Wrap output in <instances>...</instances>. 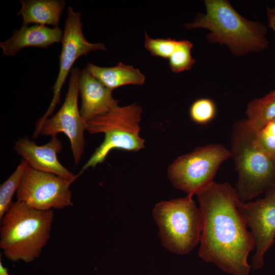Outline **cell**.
I'll use <instances>...</instances> for the list:
<instances>
[{
  "label": "cell",
  "instance_id": "1",
  "mask_svg": "<svg viewBox=\"0 0 275 275\" xmlns=\"http://www.w3.org/2000/svg\"><path fill=\"white\" fill-rule=\"evenodd\" d=\"M202 216L199 256L232 275H249L253 236L237 206V190L228 183L213 181L197 194Z\"/></svg>",
  "mask_w": 275,
  "mask_h": 275
},
{
  "label": "cell",
  "instance_id": "2",
  "mask_svg": "<svg viewBox=\"0 0 275 275\" xmlns=\"http://www.w3.org/2000/svg\"><path fill=\"white\" fill-rule=\"evenodd\" d=\"M204 2L206 13L197 14L194 22L184 24L186 29L208 30L207 41L227 45L235 56L262 51L268 47V30L264 24L244 18L228 1Z\"/></svg>",
  "mask_w": 275,
  "mask_h": 275
},
{
  "label": "cell",
  "instance_id": "3",
  "mask_svg": "<svg viewBox=\"0 0 275 275\" xmlns=\"http://www.w3.org/2000/svg\"><path fill=\"white\" fill-rule=\"evenodd\" d=\"M53 210H39L12 202L0 219V248L12 262L29 263L41 255L50 236Z\"/></svg>",
  "mask_w": 275,
  "mask_h": 275
},
{
  "label": "cell",
  "instance_id": "4",
  "mask_svg": "<svg viewBox=\"0 0 275 275\" xmlns=\"http://www.w3.org/2000/svg\"><path fill=\"white\" fill-rule=\"evenodd\" d=\"M255 133L245 118L232 126L230 157L238 175L235 188L243 202L275 186V160L256 146Z\"/></svg>",
  "mask_w": 275,
  "mask_h": 275
},
{
  "label": "cell",
  "instance_id": "5",
  "mask_svg": "<svg viewBox=\"0 0 275 275\" xmlns=\"http://www.w3.org/2000/svg\"><path fill=\"white\" fill-rule=\"evenodd\" d=\"M192 197L161 201L153 209L161 243L172 253L186 254L200 241L202 216Z\"/></svg>",
  "mask_w": 275,
  "mask_h": 275
},
{
  "label": "cell",
  "instance_id": "6",
  "mask_svg": "<svg viewBox=\"0 0 275 275\" xmlns=\"http://www.w3.org/2000/svg\"><path fill=\"white\" fill-rule=\"evenodd\" d=\"M142 113V108L135 103L118 105L89 121L86 130L91 134L104 133V139L77 175L103 162L113 149L136 152L144 148L145 141L139 135Z\"/></svg>",
  "mask_w": 275,
  "mask_h": 275
},
{
  "label": "cell",
  "instance_id": "7",
  "mask_svg": "<svg viewBox=\"0 0 275 275\" xmlns=\"http://www.w3.org/2000/svg\"><path fill=\"white\" fill-rule=\"evenodd\" d=\"M231 157L220 144L199 147L177 157L168 167V177L174 187L193 196L213 181L222 163Z\"/></svg>",
  "mask_w": 275,
  "mask_h": 275
},
{
  "label": "cell",
  "instance_id": "8",
  "mask_svg": "<svg viewBox=\"0 0 275 275\" xmlns=\"http://www.w3.org/2000/svg\"><path fill=\"white\" fill-rule=\"evenodd\" d=\"M81 13L75 12L69 6L67 9V17L62 40V50L60 56L59 71L52 88L53 96L45 114L36 124L34 134L39 135L41 125L52 115L54 108L60 102V94L67 76L73 68L76 60L80 57L97 50H106L105 45L101 43H91L85 38L82 31Z\"/></svg>",
  "mask_w": 275,
  "mask_h": 275
},
{
  "label": "cell",
  "instance_id": "9",
  "mask_svg": "<svg viewBox=\"0 0 275 275\" xmlns=\"http://www.w3.org/2000/svg\"><path fill=\"white\" fill-rule=\"evenodd\" d=\"M73 181L57 175L39 171L30 166L16 192L17 201L39 210L61 209L72 206Z\"/></svg>",
  "mask_w": 275,
  "mask_h": 275
},
{
  "label": "cell",
  "instance_id": "10",
  "mask_svg": "<svg viewBox=\"0 0 275 275\" xmlns=\"http://www.w3.org/2000/svg\"><path fill=\"white\" fill-rule=\"evenodd\" d=\"M80 70L77 67L70 71L67 93L63 104L53 116L46 119L41 126L39 134L57 135L63 132L68 137L75 163H78L84 153V132L87 123L78 109V83Z\"/></svg>",
  "mask_w": 275,
  "mask_h": 275
},
{
  "label": "cell",
  "instance_id": "11",
  "mask_svg": "<svg viewBox=\"0 0 275 275\" xmlns=\"http://www.w3.org/2000/svg\"><path fill=\"white\" fill-rule=\"evenodd\" d=\"M237 206L254 239L256 252L251 266L257 270L264 265V255L275 239V186L265 191L264 198L248 203L238 200Z\"/></svg>",
  "mask_w": 275,
  "mask_h": 275
},
{
  "label": "cell",
  "instance_id": "12",
  "mask_svg": "<svg viewBox=\"0 0 275 275\" xmlns=\"http://www.w3.org/2000/svg\"><path fill=\"white\" fill-rule=\"evenodd\" d=\"M14 149L34 170L53 174L73 182L78 176L58 160L57 154L61 151L62 145L57 135L52 136L48 143L41 146L27 137L20 138L15 143Z\"/></svg>",
  "mask_w": 275,
  "mask_h": 275
},
{
  "label": "cell",
  "instance_id": "13",
  "mask_svg": "<svg viewBox=\"0 0 275 275\" xmlns=\"http://www.w3.org/2000/svg\"><path fill=\"white\" fill-rule=\"evenodd\" d=\"M78 91L81 99L80 113L87 123L118 105V101L112 96L113 90L103 85L86 68L80 71Z\"/></svg>",
  "mask_w": 275,
  "mask_h": 275
},
{
  "label": "cell",
  "instance_id": "14",
  "mask_svg": "<svg viewBox=\"0 0 275 275\" xmlns=\"http://www.w3.org/2000/svg\"><path fill=\"white\" fill-rule=\"evenodd\" d=\"M63 32L60 28L35 24L22 25L13 32L12 36L1 42L0 47L3 54L14 56L20 50L27 47L47 48L50 45L62 42Z\"/></svg>",
  "mask_w": 275,
  "mask_h": 275
},
{
  "label": "cell",
  "instance_id": "15",
  "mask_svg": "<svg viewBox=\"0 0 275 275\" xmlns=\"http://www.w3.org/2000/svg\"><path fill=\"white\" fill-rule=\"evenodd\" d=\"M17 15L23 18L22 25L35 23L59 28L65 2L63 0H23Z\"/></svg>",
  "mask_w": 275,
  "mask_h": 275
},
{
  "label": "cell",
  "instance_id": "16",
  "mask_svg": "<svg viewBox=\"0 0 275 275\" xmlns=\"http://www.w3.org/2000/svg\"><path fill=\"white\" fill-rule=\"evenodd\" d=\"M86 69L103 85L113 91L126 85H142L145 81V76L139 69L122 63L111 67L89 63Z\"/></svg>",
  "mask_w": 275,
  "mask_h": 275
},
{
  "label": "cell",
  "instance_id": "17",
  "mask_svg": "<svg viewBox=\"0 0 275 275\" xmlns=\"http://www.w3.org/2000/svg\"><path fill=\"white\" fill-rule=\"evenodd\" d=\"M245 115L246 122L256 132L275 119V90L250 101Z\"/></svg>",
  "mask_w": 275,
  "mask_h": 275
},
{
  "label": "cell",
  "instance_id": "18",
  "mask_svg": "<svg viewBox=\"0 0 275 275\" xmlns=\"http://www.w3.org/2000/svg\"><path fill=\"white\" fill-rule=\"evenodd\" d=\"M30 165L22 159L14 172L0 186V219L9 208L14 193L17 192Z\"/></svg>",
  "mask_w": 275,
  "mask_h": 275
},
{
  "label": "cell",
  "instance_id": "19",
  "mask_svg": "<svg viewBox=\"0 0 275 275\" xmlns=\"http://www.w3.org/2000/svg\"><path fill=\"white\" fill-rule=\"evenodd\" d=\"M192 43L185 40H179V44L169 59L171 70L179 73L189 70L196 63L191 54Z\"/></svg>",
  "mask_w": 275,
  "mask_h": 275
},
{
  "label": "cell",
  "instance_id": "20",
  "mask_svg": "<svg viewBox=\"0 0 275 275\" xmlns=\"http://www.w3.org/2000/svg\"><path fill=\"white\" fill-rule=\"evenodd\" d=\"M215 114V105L211 99L208 98L196 100L189 109L190 119L198 124L208 123L214 118Z\"/></svg>",
  "mask_w": 275,
  "mask_h": 275
},
{
  "label": "cell",
  "instance_id": "21",
  "mask_svg": "<svg viewBox=\"0 0 275 275\" xmlns=\"http://www.w3.org/2000/svg\"><path fill=\"white\" fill-rule=\"evenodd\" d=\"M179 40L167 39H152L145 32V46L155 57L169 59L176 49Z\"/></svg>",
  "mask_w": 275,
  "mask_h": 275
},
{
  "label": "cell",
  "instance_id": "22",
  "mask_svg": "<svg viewBox=\"0 0 275 275\" xmlns=\"http://www.w3.org/2000/svg\"><path fill=\"white\" fill-rule=\"evenodd\" d=\"M255 143L260 149L275 160V119L256 132Z\"/></svg>",
  "mask_w": 275,
  "mask_h": 275
},
{
  "label": "cell",
  "instance_id": "23",
  "mask_svg": "<svg viewBox=\"0 0 275 275\" xmlns=\"http://www.w3.org/2000/svg\"><path fill=\"white\" fill-rule=\"evenodd\" d=\"M266 11L268 17V25L271 29L275 26V7L272 8L266 7Z\"/></svg>",
  "mask_w": 275,
  "mask_h": 275
},
{
  "label": "cell",
  "instance_id": "24",
  "mask_svg": "<svg viewBox=\"0 0 275 275\" xmlns=\"http://www.w3.org/2000/svg\"><path fill=\"white\" fill-rule=\"evenodd\" d=\"M0 275H9L8 268L4 266L1 260H0Z\"/></svg>",
  "mask_w": 275,
  "mask_h": 275
},
{
  "label": "cell",
  "instance_id": "25",
  "mask_svg": "<svg viewBox=\"0 0 275 275\" xmlns=\"http://www.w3.org/2000/svg\"><path fill=\"white\" fill-rule=\"evenodd\" d=\"M271 29H272L275 33V26H273Z\"/></svg>",
  "mask_w": 275,
  "mask_h": 275
}]
</instances>
